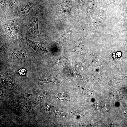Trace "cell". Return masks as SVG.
<instances>
[{
	"label": "cell",
	"mask_w": 127,
	"mask_h": 127,
	"mask_svg": "<svg viewBox=\"0 0 127 127\" xmlns=\"http://www.w3.org/2000/svg\"><path fill=\"white\" fill-rule=\"evenodd\" d=\"M23 19L20 18L12 19L3 18L0 19L2 36L7 43L12 47L18 46L19 45L18 32Z\"/></svg>",
	"instance_id": "1"
},
{
	"label": "cell",
	"mask_w": 127,
	"mask_h": 127,
	"mask_svg": "<svg viewBox=\"0 0 127 127\" xmlns=\"http://www.w3.org/2000/svg\"><path fill=\"white\" fill-rule=\"evenodd\" d=\"M12 47L7 49L3 46L0 47V52L8 61L14 63H22L35 60V58L25 50L18 48Z\"/></svg>",
	"instance_id": "2"
},
{
	"label": "cell",
	"mask_w": 127,
	"mask_h": 127,
	"mask_svg": "<svg viewBox=\"0 0 127 127\" xmlns=\"http://www.w3.org/2000/svg\"><path fill=\"white\" fill-rule=\"evenodd\" d=\"M40 6L33 8L28 14L26 20L27 34L30 37L37 38L40 34L38 28V20Z\"/></svg>",
	"instance_id": "3"
},
{
	"label": "cell",
	"mask_w": 127,
	"mask_h": 127,
	"mask_svg": "<svg viewBox=\"0 0 127 127\" xmlns=\"http://www.w3.org/2000/svg\"><path fill=\"white\" fill-rule=\"evenodd\" d=\"M13 105L25 111L29 114H36L26 91L12 102Z\"/></svg>",
	"instance_id": "4"
},
{
	"label": "cell",
	"mask_w": 127,
	"mask_h": 127,
	"mask_svg": "<svg viewBox=\"0 0 127 127\" xmlns=\"http://www.w3.org/2000/svg\"><path fill=\"white\" fill-rule=\"evenodd\" d=\"M19 38L21 42L23 44L30 47L38 55H48L51 54L46 48V42L43 41L36 42L33 41L20 33H19Z\"/></svg>",
	"instance_id": "5"
},
{
	"label": "cell",
	"mask_w": 127,
	"mask_h": 127,
	"mask_svg": "<svg viewBox=\"0 0 127 127\" xmlns=\"http://www.w3.org/2000/svg\"><path fill=\"white\" fill-rule=\"evenodd\" d=\"M38 3L37 0H32L27 3L20 5L12 11L10 15L11 19L20 18L26 20L29 12Z\"/></svg>",
	"instance_id": "6"
},
{
	"label": "cell",
	"mask_w": 127,
	"mask_h": 127,
	"mask_svg": "<svg viewBox=\"0 0 127 127\" xmlns=\"http://www.w3.org/2000/svg\"><path fill=\"white\" fill-rule=\"evenodd\" d=\"M52 92L50 91H39L36 92L33 98L34 107H36L40 103L44 101Z\"/></svg>",
	"instance_id": "7"
},
{
	"label": "cell",
	"mask_w": 127,
	"mask_h": 127,
	"mask_svg": "<svg viewBox=\"0 0 127 127\" xmlns=\"http://www.w3.org/2000/svg\"><path fill=\"white\" fill-rule=\"evenodd\" d=\"M16 3L14 0H0V11L12 9Z\"/></svg>",
	"instance_id": "8"
},
{
	"label": "cell",
	"mask_w": 127,
	"mask_h": 127,
	"mask_svg": "<svg viewBox=\"0 0 127 127\" xmlns=\"http://www.w3.org/2000/svg\"><path fill=\"white\" fill-rule=\"evenodd\" d=\"M71 34V32L70 30L66 31L60 33L57 37L56 43L60 44L61 45L63 44L65 41L68 39Z\"/></svg>",
	"instance_id": "9"
},
{
	"label": "cell",
	"mask_w": 127,
	"mask_h": 127,
	"mask_svg": "<svg viewBox=\"0 0 127 127\" xmlns=\"http://www.w3.org/2000/svg\"><path fill=\"white\" fill-rule=\"evenodd\" d=\"M39 82L41 84L58 82L57 80L55 77L48 74H45L43 75L40 78Z\"/></svg>",
	"instance_id": "10"
},
{
	"label": "cell",
	"mask_w": 127,
	"mask_h": 127,
	"mask_svg": "<svg viewBox=\"0 0 127 127\" xmlns=\"http://www.w3.org/2000/svg\"><path fill=\"white\" fill-rule=\"evenodd\" d=\"M62 7L64 11H68L70 9L71 6L69 4L66 3L63 4Z\"/></svg>",
	"instance_id": "11"
},
{
	"label": "cell",
	"mask_w": 127,
	"mask_h": 127,
	"mask_svg": "<svg viewBox=\"0 0 127 127\" xmlns=\"http://www.w3.org/2000/svg\"><path fill=\"white\" fill-rule=\"evenodd\" d=\"M19 71V72L20 75H24L25 74V70L23 68H22Z\"/></svg>",
	"instance_id": "12"
},
{
	"label": "cell",
	"mask_w": 127,
	"mask_h": 127,
	"mask_svg": "<svg viewBox=\"0 0 127 127\" xmlns=\"http://www.w3.org/2000/svg\"><path fill=\"white\" fill-rule=\"evenodd\" d=\"M122 112L127 114V110H124V111H122Z\"/></svg>",
	"instance_id": "13"
}]
</instances>
